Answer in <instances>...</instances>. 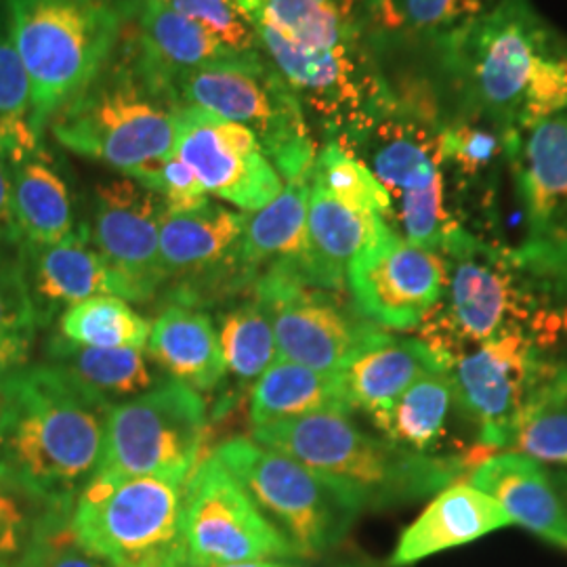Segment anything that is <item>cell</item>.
<instances>
[{"label": "cell", "instance_id": "24", "mask_svg": "<svg viewBox=\"0 0 567 567\" xmlns=\"http://www.w3.org/2000/svg\"><path fill=\"white\" fill-rule=\"evenodd\" d=\"M468 484L492 496L513 524L567 550V505L543 463L519 452L496 454L477 466Z\"/></svg>", "mask_w": 567, "mask_h": 567}, {"label": "cell", "instance_id": "22", "mask_svg": "<svg viewBox=\"0 0 567 567\" xmlns=\"http://www.w3.org/2000/svg\"><path fill=\"white\" fill-rule=\"evenodd\" d=\"M122 16L133 21L128 47L143 68L166 89L183 72L240 55L206 32L200 23L171 9L164 0H128L122 4Z\"/></svg>", "mask_w": 567, "mask_h": 567}, {"label": "cell", "instance_id": "1", "mask_svg": "<svg viewBox=\"0 0 567 567\" xmlns=\"http://www.w3.org/2000/svg\"><path fill=\"white\" fill-rule=\"evenodd\" d=\"M324 142H351L393 103L402 32L389 0H236Z\"/></svg>", "mask_w": 567, "mask_h": 567}, {"label": "cell", "instance_id": "3", "mask_svg": "<svg viewBox=\"0 0 567 567\" xmlns=\"http://www.w3.org/2000/svg\"><path fill=\"white\" fill-rule=\"evenodd\" d=\"M423 51L461 102L508 133L567 114V37L532 0H503Z\"/></svg>", "mask_w": 567, "mask_h": 567}, {"label": "cell", "instance_id": "33", "mask_svg": "<svg viewBox=\"0 0 567 567\" xmlns=\"http://www.w3.org/2000/svg\"><path fill=\"white\" fill-rule=\"evenodd\" d=\"M61 507L0 477V567H39L51 540L70 527Z\"/></svg>", "mask_w": 567, "mask_h": 567}, {"label": "cell", "instance_id": "20", "mask_svg": "<svg viewBox=\"0 0 567 567\" xmlns=\"http://www.w3.org/2000/svg\"><path fill=\"white\" fill-rule=\"evenodd\" d=\"M161 196L131 177L102 182L93 194L91 246L121 280L128 303L152 301L163 290Z\"/></svg>", "mask_w": 567, "mask_h": 567}, {"label": "cell", "instance_id": "11", "mask_svg": "<svg viewBox=\"0 0 567 567\" xmlns=\"http://www.w3.org/2000/svg\"><path fill=\"white\" fill-rule=\"evenodd\" d=\"M454 404L477 429V444L508 447L527 416L567 393V362L527 334H508L452 358Z\"/></svg>", "mask_w": 567, "mask_h": 567}, {"label": "cell", "instance_id": "47", "mask_svg": "<svg viewBox=\"0 0 567 567\" xmlns=\"http://www.w3.org/2000/svg\"><path fill=\"white\" fill-rule=\"evenodd\" d=\"M7 377H9V372L0 370V412H2V405H4V395H7Z\"/></svg>", "mask_w": 567, "mask_h": 567}, {"label": "cell", "instance_id": "5", "mask_svg": "<svg viewBox=\"0 0 567 567\" xmlns=\"http://www.w3.org/2000/svg\"><path fill=\"white\" fill-rule=\"evenodd\" d=\"M252 440L301 463L334 487L358 515L421 501L465 480L463 456H425L393 446L355 425L349 414H311L255 426Z\"/></svg>", "mask_w": 567, "mask_h": 567}, {"label": "cell", "instance_id": "13", "mask_svg": "<svg viewBox=\"0 0 567 567\" xmlns=\"http://www.w3.org/2000/svg\"><path fill=\"white\" fill-rule=\"evenodd\" d=\"M213 454L282 532L297 557H318L339 545L358 517L324 480L252 437L227 440Z\"/></svg>", "mask_w": 567, "mask_h": 567}, {"label": "cell", "instance_id": "12", "mask_svg": "<svg viewBox=\"0 0 567 567\" xmlns=\"http://www.w3.org/2000/svg\"><path fill=\"white\" fill-rule=\"evenodd\" d=\"M204 433L203 393L164 377L142 395L110 408L95 475H156L187 482L200 463Z\"/></svg>", "mask_w": 567, "mask_h": 567}, {"label": "cell", "instance_id": "32", "mask_svg": "<svg viewBox=\"0 0 567 567\" xmlns=\"http://www.w3.org/2000/svg\"><path fill=\"white\" fill-rule=\"evenodd\" d=\"M452 408L456 404L446 370H433L370 419L393 446L414 454L442 456L437 447L446 437Z\"/></svg>", "mask_w": 567, "mask_h": 567}, {"label": "cell", "instance_id": "49", "mask_svg": "<svg viewBox=\"0 0 567 567\" xmlns=\"http://www.w3.org/2000/svg\"><path fill=\"white\" fill-rule=\"evenodd\" d=\"M0 255H4V252H0Z\"/></svg>", "mask_w": 567, "mask_h": 567}, {"label": "cell", "instance_id": "42", "mask_svg": "<svg viewBox=\"0 0 567 567\" xmlns=\"http://www.w3.org/2000/svg\"><path fill=\"white\" fill-rule=\"evenodd\" d=\"M143 187L161 196L164 210L171 215H182L198 210L210 203L206 189L200 179L194 175V171L183 163L177 154L166 158L156 171L145 175L142 182Z\"/></svg>", "mask_w": 567, "mask_h": 567}, {"label": "cell", "instance_id": "37", "mask_svg": "<svg viewBox=\"0 0 567 567\" xmlns=\"http://www.w3.org/2000/svg\"><path fill=\"white\" fill-rule=\"evenodd\" d=\"M503 0H389L405 41L435 49L482 20Z\"/></svg>", "mask_w": 567, "mask_h": 567}, {"label": "cell", "instance_id": "44", "mask_svg": "<svg viewBox=\"0 0 567 567\" xmlns=\"http://www.w3.org/2000/svg\"><path fill=\"white\" fill-rule=\"evenodd\" d=\"M21 246L20 229L13 217V204H11V175L9 163L0 150V250H13L18 252Z\"/></svg>", "mask_w": 567, "mask_h": 567}, {"label": "cell", "instance_id": "38", "mask_svg": "<svg viewBox=\"0 0 567 567\" xmlns=\"http://www.w3.org/2000/svg\"><path fill=\"white\" fill-rule=\"evenodd\" d=\"M37 332L18 252H4L0 255V370L11 372L28 365Z\"/></svg>", "mask_w": 567, "mask_h": 567}, {"label": "cell", "instance_id": "7", "mask_svg": "<svg viewBox=\"0 0 567 567\" xmlns=\"http://www.w3.org/2000/svg\"><path fill=\"white\" fill-rule=\"evenodd\" d=\"M4 25L30 82V124L51 121L93 84L122 41L112 0H2Z\"/></svg>", "mask_w": 567, "mask_h": 567}, {"label": "cell", "instance_id": "30", "mask_svg": "<svg viewBox=\"0 0 567 567\" xmlns=\"http://www.w3.org/2000/svg\"><path fill=\"white\" fill-rule=\"evenodd\" d=\"M44 364L53 365L110 404L142 395L164 377L142 349H102L72 343L60 332L44 343Z\"/></svg>", "mask_w": 567, "mask_h": 567}, {"label": "cell", "instance_id": "50", "mask_svg": "<svg viewBox=\"0 0 567 567\" xmlns=\"http://www.w3.org/2000/svg\"><path fill=\"white\" fill-rule=\"evenodd\" d=\"M0 2H2V0H0Z\"/></svg>", "mask_w": 567, "mask_h": 567}, {"label": "cell", "instance_id": "14", "mask_svg": "<svg viewBox=\"0 0 567 567\" xmlns=\"http://www.w3.org/2000/svg\"><path fill=\"white\" fill-rule=\"evenodd\" d=\"M271 313L278 360L320 372H341L365 349L383 343L389 332L365 320L324 288L307 286L282 269H265L248 290Z\"/></svg>", "mask_w": 567, "mask_h": 567}, {"label": "cell", "instance_id": "29", "mask_svg": "<svg viewBox=\"0 0 567 567\" xmlns=\"http://www.w3.org/2000/svg\"><path fill=\"white\" fill-rule=\"evenodd\" d=\"M351 414L339 372H320L307 365L276 360L250 391V421L274 425L311 414Z\"/></svg>", "mask_w": 567, "mask_h": 567}, {"label": "cell", "instance_id": "6", "mask_svg": "<svg viewBox=\"0 0 567 567\" xmlns=\"http://www.w3.org/2000/svg\"><path fill=\"white\" fill-rule=\"evenodd\" d=\"M179 103L128 42L93 84L51 121L65 150L142 182L175 154Z\"/></svg>", "mask_w": 567, "mask_h": 567}, {"label": "cell", "instance_id": "39", "mask_svg": "<svg viewBox=\"0 0 567 567\" xmlns=\"http://www.w3.org/2000/svg\"><path fill=\"white\" fill-rule=\"evenodd\" d=\"M42 143L30 124V82L20 55L0 21V150L7 156Z\"/></svg>", "mask_w": 567, "mask_h": 567}, {"label": "cell", "instance_id": "2", "mask_svg": "<svg viewBox=\"0 0 567 567\" xmlns=\"http://www.w3.org/2000/svg\"><path fill=\"white\" fill-rule=\"evenodd\" d=\"M437 255L444 261V290L416 330L442 368L508 334H527L547 351L567 334L566 288L526 259L519 246L458 229Z\"/></svg>", "mask_w": 567, "mask_h": 567}, {"label": "cell", "instance_id": "40", "mask_svg": "<svg viewBox=\"0 0 567 567\" xmlns=\"http://www.w3.org/2000/svg\"><path fill=\"white\" fill-rule=\"evenodd\" d=\"M508 452H519L538 463L567 471V393L534 410L508 442Z\"/></svg>", "mask_w": 567, "mask_h": 567}, {"label": "cell", "instance_id": "8", "mask_svg": "<svg viewBox=\"0 0 567 567\" xmlns=\"http://www.w3.org/2000/svg\"><path fill=\"white\" fill-rule=\"evenodd\" d=\"M393 97L381 116L341 145L385 187L391 198L389 227L408 243L437 252L463 229L447 198L437 126L423 91L402 89Z\"/></svg>", "mask_w": 567, "mask_h": 567}, {"label": "cell", "instance_id": "17", "mask_svg": "<svg viewBox=\"0 0 567 567\" xmlns=\"http://www.w3.org/2000/svg\"><path fill=\"white\" fill-rule=\"evenodd\" d=\"M508 175L526 225L519 250L567 290V114L511 133Z\"/></svg>", "mask_w": 567, "mask_h": 567}, {"label": "cell", "instance_id": "10", "mask_svg": "<svg viewBox=\"0 0 567 567\" xmlns=\"http://www.w3.org/2000/svg\"><path fill=\"white\" fill-rule=\"evenodd\" d=\"M177 103L246 126L282 182L311 177L318 143L295 91L264 53L183 72L168 82Z\"/></svg>", "mask_w": 567, "mask_h": 567}, {"label": "cell", "instance_id": "34", "mask_svg": "<svg viewBox=\"0 0 567 567\" xmlns=\"http://www.w3.org/2000/svg\"><path fill=\"white\" fill-rule=\"evenodd\" d=\"M215 326L225 374L229 372L240 383L257 381L278 360L271 313L267 305L252 295L224 311Z\"/></svg>", "mask_w": 567, "mask_h": 567}, {"label": "cell", "instance_id": "48", "mask_svg": "<svg viewBox=\"0 0 567 567\" xmlns=\"http://www.w3.org/2000/svg\"><path fill=\"white\" fill-rule=\"evenodd\" d=\"M344 567H353V566H344Z\"/></svg>", "mask_w": 567, "mask_h": 567}, {"label": "cell", "instance_id": "43", "mask_svg": "<svg viewBox=\"0 0 567 567\" xmlns=\"http://www.w3.org/2000/svg\"><path fill=\"white\" fill-rule=\"evenodd\" d=\"M39 567H110L76 543L72 527L60 532L42 555Z\"/></svg>", "mask_w": 567, "mask_h": 567}, {"label": "cell", "instance_id": "9", "mask_svg": "<svg viewBox=\"0 0 567 567\" xmlns=\"http://www.w3.org/2000/svg\"><path fill=\"white\" fill-rule=\"evenodd\" d=\"M185 484L156 475H95L72 508V534L110 567H189Z\"/></svg>", "mask_w": 567, "mask_h": 567}, {"label": "cell", "instance_id": "25", "mask_svg": "<svg viewBox=\"0 0 567 567\" xmlns=\"http://www.w3.org/2000/svg\"><path fill=\"white\" fill-rule=\"evenodd\" d=\"M508 526H513L511 515L492 496L471 484H454L442 489L400 536L389 566H414L431 555L468 545Z\"/></svg>", "mask_w": 567, "mask_h": 567}, {"label": "cell", "instance_id": "35", "mask_svg": "<svg viewBox=\"0 0 567 567\" xmlns=\"http://www.w3.org/2000/svg\"><path fill=\"white\" fill-rule=\"evenodd\" d=\"M61 337L102 349H145L152 324L121 297H93L65 309L58 320Z\"/></svg>", "mask_w": 567, "mask_h": 567}, {"label": "cell", "instance_id": "16", "mask_svg": "<svg viewBox=\"0 0 567 567\" xmlns=\"http://www.w3.org/2000/svg\"><path fill=\"white\" fill-rule=\"evenodd\" d=\"M248 213L208 203L198 210L161 221V265L166 299L203 309L250 290L252 276L243 265Z\"/></svg>", "mask_w": 567, "mask_h": 567}, {"label": "cell", "instance_id": "4", "mask_svg": "<svg viewBox=\"0 0 567 567\" xmlns=\"http://www.w3.org/2000/svg\"><path fill=\"white\" fill-rule=\"evenodd\" d=\"M112 405L44 362L11 370L0 412V477L74 508L97 473Z\"/></svg>", "mask_w": 567, "mask_h": 567}, {"label": "cell", "instance_id": "21", "mask_svg": "<svg viewBox=\"0 0 567 567\" xmlns=\"http://www.w3.org/2000/svg\"><path fill=\"white\" fill-rule=\"evenodd\" d=\"M18 261L39 330L58 322L65 309L93 297L128 301L121 280L91 246L84 225L58 244L21 243Z\"/></svg>", "mask_w": 567, "mask_h": 567}, {"label": "cell", "instance_id": "15", "mask_svg": "<svg viewBox=\"0 0 567 567\" xmlns=\"http://www.w3.org/2000/svg\"><path fill=\"white\" fill-rule=\"evenodd\" d=\"M183 517L189 567L297 557L282 532L265 517L215 454L192 471L185 484Z\"/></svg>", "mask_w": 567, "mask_h": 567}, {"label": "cell", "instance_id": "36", "mask_svg": "<svg viewBox=\"0 0 567 567\" xmlns=\"http://www.w3.org/2000/svg\"><path fill=\"white\" fill-rule=\"evenodd\" d=\"M311 183L344 206L365 215L381 217L389 224L391 198L385 187L341 143L324 142L318 147L311 168Z\"/></svg>", "mask_w": 567, "mask_h": 567}, {"label": "cell", "instance_id": "18", "mask_svg": "<svg viewBox=\"0 0 567 567\" xmlns=\"http://www.w3.org/2000/svg\"><path fill=\"white\" fill-rule=\"evenodd\" d=\"M175 154L194 171L206 194L236 210L257 213L282 192V177L257 137L200 105L179 103Z\"/></svg>", "mask_w": 567, "mask_h": 567}, {"label": "cell", "instance_id": "28", "mask_svg": "<svg viewBox=\"0 0 567 567\" xmlns=\"http://www.w3.org/2000/svg\"><path fill=\"white\" fill-rule=\"evenodd\" d=\"M433 370L444 368L421 339H393L389 334L383 343L365 349L339 374L351 410H364L372 416Z\"/></svg>", "mask_w": 567, "mask_h": 567}, {"label": "cell", "instance_id": "45", "mask_svg": "<svg viewBox=\"0 0 567 567\" xmlns=\"http://www.w3.org/2000/svg\"><path fill=\"white\" fill-rule=\"evenodd\" d=\"M221 567H292L288 564H280V561H240V564H229V566Z\"/></svg>", "mask_w": 567, "mask_h": 567}, {"label": "cell", "instance_id": "19", "mask_svg": "<svg viewBox=\"0 0 567 567\" xmlns=\"http://www.w3.org/2000/svg\"><path fill=\"white\" fill-rule=\"evenodd\" d=\"M358 311L383 330H416L444 290V261L435 250L408 243L389 225L347 269Z\"/></svg>", "mask_w": 567, "mask_h": 567}, {"label": "cell", "instance_id": "23", "mask_svg": "<svg viewBox=\"0 0 567 567\" xmlns=\"http://www.w3.org/2000/svg\"><path fill=\"white\" fill-rule=\"evenodd\" d=\"M385 225V219L353 210L311 183L303 257L292 267L276 269L288 271L307 286L343 292L349 265Z\"/></svg>", "mask_w": 567, "mask_h": 567}, {"label": "cell", "instance_id": "26", "mask_svg": "<svg viewBox=\"0 0 567 567\" xmlns=\"http://www.w3.org/2000/svg\"><path fill=\"white\" fill-rule=\"evenodd\" d=\"M145 349L164 377L198 393L217 389L225 379L217 326L198 307L166 305L152 324Z\"/></svg>", "mask_w": 567, "mask_h": 567}, {"label": "cell", "instance_id": "46", "mask_svg": "<svg viewBox=\"0 0 567 567\" xmlns=\"http://www.w3.org/2000/svg\"><path fill=\"white\" fill-rule=\"evenodd\" d=\"M553 480H555V486H557V489L561 492V496H564V501H566L567 505V471L557 473Z\"/></svg>", "mask_w": 567, "mask_h": 567}, {"label": "cell", "instance_id": "41", "mask_svg": "<svg viewBox=\"0 0 567 567\" xmlns=\"http://www.w3.org/2000/svg\"><path fill=\"white\" fill-rule=\"evenodd\" d=\"M187 20L200 23L206 32L240 55L261 53L255 30L244 18L236 0H164Z\"/></svg>", "mask_w": 567, "mask_h": 567}, {"label": "cell", "instance_id": "27", "mask_svg": "<svg viewBox=\"0 0 567 567\" xmlns=\"http://www.w3.org/2000/svg\"><path fill=\"white\" fill-rule=\"evenodd\" d=\"M11 175V204L21 243L58 244L74 227L68 183L61 177L44 143L7 156Z\"/></svg>", "mask_w": 567, "mask_h": 567}, {"label": "cell", "instance_id": "31", "mask_svg": "<svg viewBox=\"0 0 567 567\" xmlns=\"http://www.w3.org/2000/svg\"><path fill=\"white\" fill-rule=\"evenodd\" d=\"M311 177L284 182L282 192L257 213H248L244 229L243 265L257 280L269 267L299 264L307 240V206Z\"/></svg>", "mask_w": 567, "mask_h": 567}]
</instances>
